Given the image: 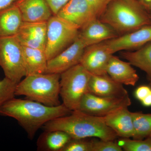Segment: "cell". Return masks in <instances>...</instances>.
<instances>
[{
    "instance_id": "obj_1",
    "label": "cell",
    "mask_w": 151,
    "mask_h": 151,
    "mask_svg": "<svg viewBox=\"0 0 151 151\" xmlns=\"http://www.w3.org/2000/svg\"><path fill=\"white\" fill-rule=\"evenodd\" d=\"M72 112L62 103L50 107L27 98L17 99L15 97L0 108V116L17 120L31 140L47 123L69 115Z\"/></svg>"
},
{
    "instance_id": "obj_2",
    "label": "cell",
    "mask_w": 151,
    "mask_h": 151,
    "mask_svg": "<svg viewBox=\"0 0 151 151\" xmlns=\"http://www.w3.org/2000/svg\"><path fill=\"white\" fill-rule=\"evenodd\" d=\"M42 128L44 131H63L72 139L96 137L103 140L114 141L118 137L105 124L103 117L92 116L78 111L53 119Z\"/></svg>"
},
{
    "instance_id": "obj_3",
    "label": "cell",
    "mask_w": 151,
    "mask_h": 151,
    "mask_svg": "<svg viewBox=\"0 0 151 151\" xmlns=\"http://www.w3.org/2000/svg\"><path fill=\"white\" fill-rule=\"evenodd\" d=\"M98 19L121 35L151 25L150 14L137 0H113Z\"/></svg>"
},
{
    "instance_id": "obj_4",
    "label": "cell",
    "mask_w": 151,
    "mask_h": 151,
    "mask_svg": "<svg viewBox=\"0 0 151 151\" xmlns=\"http://www.w3.org/2000/svg\"><path fill=\"white\" fill-rule=\"evenodd\" d=\"M60 76L58 73H45L25 76L17 84L15 96H24L50 107L60 105Z\"/></svg>"
},
{
    "instance_id": "obj_5",
    "label": "cell",
    "mask_w": 151,
    "mask_h": 151,
    "mask_svg": "<svg viewBox=\"0 0 151 151\" xmlns=\"http://www.w3.org/2000/svg\"><path fill=\"white\" fill-rule=\"evenodd\" d=\"M91 75L80 64L60 74V95L62 104L70 111L79 110L82 98L88 92Z\"/></svg>"
},
{
    "instance_id": "obj_6",
    "label": "cell",
    "mask_w": 151,
    "mask_h": 151,
    "mask_svg": "<svg viewBox=\"0 0 151 151\" xmlns=\"http://www.w3.org/2000/svg\"><path fill=\"white\" fill-rule=\"evenodd\" d=\"M80 28L65 19L53 15L47 21L45 52L51 59L70 46L78 37Z\"/></svg>"
},
{
    "instance_id": "obj_7",
    "label": "cell",
    "mask_w": 151,
    "mask_h": 151,
    "mask_svg": "<svg viewBox=\"0 0 151 151\" xmlns=\"http://www.w3.org/2000/svg\"><path fill=\"white\" fill-rule=\"evenodd\" d=\"M0 67L5 77L16 84L26 76L22 47L16 36L0 37Z\"/></svg>"
},
{
    "instance_id": "obj_8",
    "label": "cell",
    "mask_w": 151,
    "mask_h": 151,
    "mask_svg": "<svg viewBox=\"0 0 151 151\" xmlns=\"http://www.w3.org/2000/svg\"><path fill=\"white\" fill-rule=\"evenodd\" d=\"M132 104L129 95L122 97H100L87 92L84 95L78 111L92 116L104 117Z\"/></svg>"
},
{
    "instance_id": "obj_9",
    "label": "cell",
    "mask_w": 151,
    "mask_h": 151,
    "mask_svg": "<svg viewBox=\"0 0 151 151\" xmlns=\"http://www.w3.org/2000/svg\"><path fill=\"white\" fill-rule=\"evenodd\" d=\"M113 53L105 41L86 47L80 64L94 75L106 74L108 63Z\"/></svg>"
},
{
    "instance_id": "obj_10",
    "label": "cell",
    "mask_w": 151,
    "mask_h": 151,
    "mask_svg": "<svg viewBox=\"0 0 151 151\" xmlns=\"http://www.w3.org/2000/svg\"><path fill=\"white\" fill-rule=\"evenodd\" d=\"M86 45L77 37L70 46L47 61L46 73L60 74L80 64Z\"/></svg>"
},
{
    "instance_id": "obj_11",
    "label": "cell",
    "mask_w": 151,
    "mask_h": 151,
    "mask_svg": "<svg viewBox=\"0 0 151 151\" xmlns=\"http://www.w3.org/2000/svg\"><path fill=\"white\" fill-rule=\"evenodd\" d=\"M150 42L151 25H149L105 42L114 54L120 51L136 50Z\"/></svg>"
},
{
    "instance_id": "obj_12",
    "label": "cell",
    "mask_w": 151,
    "mask_h": 151,
    "mask_svg": "<svg viewBox=\"0 0 151 151\" xmlns=\"http://www.w3.org/2000/svg\"><path fill=\"white\" fill-rule=\"evenodd\" d=\"M56 15L77 26L80 29L98 18L86 0H69Z\"/></svg>"
},
{
    "instance_id": "obj_13",
    "label": "cell",
    "mask_w": 151,
    "mask_h": 151,
    "mask_svg": "<svg viewBox=\"0 0 151 151\" xmlns=\"http://www.w3.org/2000/svg\"><path fill=\"white\" fill-rule=\"evenodd\" d=\"M47 22H24L16 35L22 45L45 50Z\"/></svg>"
},
{
    "instance_id": "obj_14",
    "label": "cell",
    "mask_w": 151,
    "mask_h": 151,
    "mask_svg": "<svg viewBox=\"0 0 151 151\" xmlns=\"http://www.w3.org/2000/svg\"><path fill=\"white\" fill-rule=\"evenodd\" d=\"M118 36L119 34L113 28L96 18L79 29L78 37L86 47Z\"/></svg>"
},
{
    "instance_id": "obj_15",
    "label": "cell",
    "mask_w": 151,
    "mask_h": 151,
    "mask_svg": "<svg viewBox=\"0 0 151 151\" xmlns=\"http://www.w3.org/2000/svg\"><path fill=\"white\" fill-rule=\"evenodd\" d=\"M88 92L103 97H122L129 95L123 84L113 80L107 73L103 75L92 74Z\"/></svg>"
},
{
    "instance_id": "obj_16",
    "label": "cell",
    "mask_w": 151,
    "mask_h": 151,
    "mask_svg": "<svg viewBox=\"0 0 151 151\" xmlns=\"http://www.w3.org/2000/svg\"><path fill=\"white\" fill-rule=\"evenodd\" d=\"M24 22H47L53 14L45 0H17Z\"/></svg>"
},
{
    "instance_id": "obj_17",
    "label": "cell",
    "mask_w": 151,
    "mask_h": 151,
    "mask_svg": "<svg viewBox=\"0 0 151 151\" xmlns=\"http://www.w3.org/2000/svg\"><path fill=\"white\" fill-rule=\"evenodd\" d=\"M105 124L113 130L118 137L133 138L134 135L132 112L124 107L103 117Z\"/></svg>"
},
{
    "instance_id": "obj_18",
    "label": "cell",
    "mask_w": 151,
    "mask_h": 151,
    "mask_svg": "<svg viewBox=\"0 0 151 151\" xmlns=\"http://www.w3.org/2000/svg\"><path fill=\"white\" fill-rule=\"evenodd\" d=\"M132 65L128 61H123L113 55L108 63L106 72L118 83L134 86L139 80V76Z\"/></svg>"
},
{
    "instance_id": "obj_19",
    "label": "cell",
    "mask_w": 151,
    "mask_h": 151,
    "mask_svg": "<svg viewBox=\"0 0 151 151\" xmlns=\"http://www.w3.org/2000/svg\"><path fill=\"white\" fill-rule=\"evenodd\" d=\"M21 13L14 3L0 10V37L16 35L23 23Z\"/></svg>"
},
{
    "instance_id": "obj_20",
    "label": "cell",
    "mask_w": 151,
    "mask_h": 151,
    "mask_svg": "<svg viewBox=\"0 0 151 151\" xmlns=\"http://www.w3.org/2000/svg\"><path fill=\"white\" fill-rule=\"evenodd\" d=\"M22 47L26 76L46 73L48 60L45 50L22 45Z\"/></svg>"
},
{
    "instance_id": "obj_21",
    "label": "cell",
    "mask_w": 151,
    "mask_h": 151,
    "mask_svg": "<svg viewBox=\"0 0 151 151\" xmlns=\"http://www.w3.org/2000/svg\"><path fill=\"white\" fill-rule=\"evenodd\" d=\"M72 139L63 131H44L38 139L37 149L39 151H62Z\"/></svg>"
},
{
    "instance_id": "obj_22",
    "label": "cell",
    "mask_w": 151,
    "mask_h": 151,
    "mask_svg": "<svg viewBox=\"0 0 151 151\" xmlns=\"http://www.w3.org/2000/svg\"><path fill=\"white\" fill-rule=\"evenodd\" d=\"M122 57L132 65L139 68L151 78V42L136 50L122 52Z\"/></svg>"
},
{
    "instance_id": "obj_23",
    "label": "cell",
    "mask_w": 151,
    "mask_h": 151,
    "mask_svg": "<svg viewBox=\"0 0 151 151\" xmlns=\"http://www.w3.org/2000/svg\"><path fill=\"white\" fill-rule=\"evenodd\" d=\"M134 135L133 139H144L151 133V114L132 112Z\"/></svg>"
},
{
    "instance_id": "obj_24",
    "label": "cell",
    "mask_w": 151,
    "mask_h": 151,
    "mask_svg": "<svg viewBox=\"0 0 151 151\" xmlns=\"http://www.w3.org/2000/svg\"><path fill=\"white\" fill-rule=\"evenodd\" d=\"M122 149L126 151H151V142L148 138L146 139H131L123 138Z\"/></svg>"
},
{
    "instance_id": "obj_25",
    "label": "cell",
    "mask_w": 151,
    "mask_h": 151,
    "mask_svg": "<svg viewBox=\"0 0 151 151\" xmlns=\"http://www.w3.org/2000/svg\"><path fill=\"white\" fill-rule=\"evenodd\" d=\"M17 85V84L5 77L0 80V108L15 97Z\"/></svg>"
},
{
    "instance_id": "obj_26",
    "label": "cell",
    "mask_w": 151,
    "mask_h": 151,
    "mask_svg": "<svg viewBox=\"0 0 151 151\" xmlns=\"http://www.w3.org/2000/svg\"><path fill=\"white\" fill-rule=\"evenodd\" d=\"M92 141L86 139H72L62 151H92Z\"/></svg>"
},
{
    "instance_id": "obj_27",
    "label": "cell",
    "mask_w": 151,
    "mask_h": 151,
    "mask_svg": "<svg viewBox=\"0 0 151 151\" xmlns=\"http://www.w3.org/2000/svg\"><path fill=\"white\" fill-rule=\"evenodd\" d=\"M114 141H92V151H122V147Z\"/></svg>"
},
{
    "instance_id": "obj_28",
    "label": "cell",
    "mask_w": 151,
    "mask_h": 151,
    "mask_svg": "<svg viewBox=\"0 0 151 151\" xmlns=\"http://www.w3.org/2000/svg\"><path fill=\"white\" fill-rule=\"evenodd\" d=\"M113 0H86L98 18Z\"/></svg>"
},
{
    "instance_id": "obj_29",
    "label": "cell",
    "mask_w": 151,
    "mask_h": 151,
    "mask_svg": "<svg viewBox=\"0 0 151 151\" xmlns=\"http://www.w3.org/2000/svg\"><path fill=\"white\" fill-rule=\"evenodd\" d=\"M151 92V87L149 85H141L137 88L134 92L135 97L142 101Z\"/></svg>"
},
{
    "instance_id": "obj_30",
    "label": "cell",
    "mask_w": 151,
    "mask_h": 151,
    "mask_svg": "<svg viewBox=\"0 0 151 151\" xmlns=\"http://www.w3.org/2000/svg\"><path fill=\"white\" fill-rule=\"evenodd\" d=\"M51 9L53 15H56L58 11L69 0H45Z\"/></svg>"
},
{
    "instance_id": "obj_31",
    "label": "cell",
    "mask_w": 151,
    "mask_h": 151,
    "mask_svg": "<svg viewBox=\"0 0 151 151\" xmlns=\"http://www.w3.org/2000/svg\"><path fill=\"white\" fill-rule=\"evenodd\" d=\"M139 4L147 11H151V0H137Z\"/></svg>"
},
{
    "instance_id": "obj_32",
    "label": "cell",
    "mask_w": 151,
    "mask_h": 151,
    "mask_svg": "<svg viewBox=\"0 0 151 151\" xmlns=\"http://www.w3.org/2000/svg\"><path fill=\"white\" fill-rule=\"evenodd\" d=\"M17 0H0V10L6 8L15 2Z\"/></svg>"
},
{
    "instance_id": "obj_33",
    "label": "cell",
    "mask_w": 151,
    "mask_h": 151,
    "mask_svg": "<svg viewBox=\"0 0 151 151\" xmlns=\"http://www.w3.org/2000/svg\"><path fill=\"white\" fill-rule=\"evenodd\" d=\"M142 105L145 107L151 106V92L142 101Z\"/></svg>"
},
{
    "instance_id": "obj_34",
    "label": "cell",
    "mask_w": 151,
    "mask_h": 151,
    "mask_svg": "<svg viewBox=\"0 0 151 151\" xmlns=\"http://www.w3.org/2000/svg\"><path fill=\"white\" fill-rule=\"evenodd\" d=\"M147 79L149 82V85L151 87V78L150 77H147Z\"/></svg>"
},
{
    "instance_id": "obj_35",
    "label": "cell",
    "mask_w": 151,
    "mask_h": 151,
    "mask_svg": "<svg viewBox=\"0 0 151 151\" xmlns=\"http://www.w3.org/2000/svg\"><path fill=\"white\" fill-rule=\"evenodd\" d=\"M147 138H148V139H150L151 142V133L150 134V135H149L148 137Z\"/></svg>"
},
{
    "instance_id": "obj_36",
    "label": "cell",
    "mask_w": 151,
    "mask_h": 151,
    "mask_svg": "<svg viewBox=\"0 0 151 151\" xmlns=\"http://www.w3.org/2000/svg\"><path fill=\"white\" fill-rule=\"evenodd\" d=\"M150 16H151V11H150Z\"/></svg>"
}]
</instances>
